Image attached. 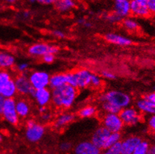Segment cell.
<instances>
[{
    "mask_svg": "<svg viewBox=\"0 0 155 154\" xmlns=\"http://www.w3.org/2000/svg\"><path fill=\"white\" fill-rule=\"evenodd\" d=\"M147 6L151 14L155 15V0H148Z\"/></svg>",
    "mask_w": 155,
    "mask_h": 154,
    "instance_id": "41",
    "label": "cell"
},
{
    "mask_svg": "<svg viewBox=\"0 0 155 154\" xmlns=\"http://www.w3.org/2000/svg\"><path fill=\"white\" fill-rule=\"evenodd\" d=\"M52 34H53L55 37H57V38L59 39H63L65 37V34H64V32L61 30H53L52 31Z\"/></svg>",
    "mask_w": 155,
    "mask_h": 154,
    "instance_id": "43",
    "label": "cell"
},
{
    "mask_svg": "<svg viewBox=\"0 0 155 154\" xmlns=\"http://www.w3.org/2000/svg\"><path fill=\"white\" fill-rule=\"evenodd\" d=\"M29 81L35 90L49 87L50 75L44 70H35L28 75Z\"/></svg>",
    "mask_w": 155,
    "mask_h": 154,
    "instance_id": "7",
    "label": "cell"
},
{
    "mask_svg": "<svg viewBox=\"0 0 155 154\" xmlns=\"http://www.w3.org/2000/svg\"><path fill=\"white\" fill-rule=\"evenodd\" d=\"M130 1H131V0H130Z\"/></svg>",
    "mask_w": 155,
    "mask_h": 154,
    "instance_id": "51",
    "label": "cell"
},
{
    "mask_svg": "<svg viewBox=\"0 0 155 154\" xmlns=\"http://www.w3.org/2000/svg\"><path fill=\"white\" fill-rule=\"evenodd\" d=\"M103 80L102 78L98 75H96L92 73L91 77V81H90V86L94 88H99L102 86Z\"/></svg>",
    "mask_w": 155,
    "mask_h": 154,
    "instance_id": "32",
    "label": "cell"
},
{
    "mask_svg": "<svg viewBox=\"0 0 155 154\" xmlns=\"http://www.w3.org/2000/svg\"><path fill=\"white\" fill-rule=\"evenodd\" d=\"M58 52V48L57 47L44 43H35L29 47L28 50V54L33 57H42L47 53L56 55Z\"/></svg>",
    "mask_w": 155,
    "mask_h": 154,
    "instance_id": "10",
    "label": "cell"
},
{
    "mask_svg": "<svg viewBox=\"0 0 155 154\" xmlns=\"http://www.w3.org/2000/svg\"><path fill=\"white\" fill-rule=\"evenodd\" d=\"M74 152L76 154H99L101 150L91 141H85L77 144L74 147Z\"/></svg>",
    "mask_w": 155,
    "mask_h": 154,
    "instance_id": "13",
    "label": "cell"
},
{
    "mask_svg": "<svg viewBox=\"0 0 155 154\" xmlns=\"http://www.w3.org/2000/svg\"><path fill=\"white\" fill-rule=\"evenodd\" d=\"M148 124L149 128L155 133V114H152V115L150 116L148 120Z\"/></svg>",
    "mask_w": 155,
    "mask_h": 154,
    "instance_id": "42",
    "label": "cell"
},
{
    "mask_svg": "<svg viewBox=\"0 0 155 154\" xmlns=\"http://www.w3.org/2000/svg\"><path fill=\"white\" fill-rule=\"evenodd\" d=\"M77 23L80 25V26H83L85 28H91L92 26V24L90 23L89 21H88L87 20H85V18H79L77 20Z\"/></svg>",
    "mask_w": 155,
    "mask_h": 154,
    "instance_id": "40",
    "label": "cell"
},
{
    "mask_svg": "<svg viewBox=\"0 0 155 154\" xmlns=\"http://www.w3.org/2000/svg\"><path fill=\"white\" fill-rule=\"evenodd\" d=\"M92 73L86 69H80L67 73L68 84L77 89H85L90 86Z\"/></svg>",
    "mask_w": 155,
    "mask_h": 154,
    "instance_id": "2",
    "label": "cell"
},
{
    "mask_svg": "<svg viewBox=\"0 0 155 154\" xmlns=\"http://www.w3.org/2000/svg\"><path fill=\"white\" fill-rule=\"evenodd\" d=\"M101 74H102V76L104 77V78L107 79L113 80L116 78L115 75L114 74L113 72L110 71V70H104V71H102Z\"/></svg>",
    "mask_w": 155,
    "mask_h": 154,
    "instance_id": "38",
    "label": "cell"
},
{
    "mask_svg": "<svg viewBox=\"0 0 155 154\" xmlns=\"http://www.w3.org/2000/svg\"><path fill=\"white\" fill-rule=\"evenodd\" d=\"M41 58L43 62L46 64H51L55 61V55L52 54V53H47V54L42 56Z\"/></svg>",
    "mask_w": 155,
    "mask_h": 154,
    "instance_id": "37",
    "label": "cell"
},
{
    "mask_svg": "<svg viewBox=\"0 0 155 154\" xmlns=\"http://www.w3.org/2000/svg\"><path fill=\"white\" fill-rule=\"evenodd\" d=\"M110 134V132L107 128L103 126L100 127L94 132L91 136V141L101 150H104L106 141Z\"/></svg>",
    "mask_w": 155,
    "mask_h": 154,
    "instance_id": "12",
    "label": "cell"
},
{
    "mask_svg": "<svg viewBox=\"0 0 155 154\" xmlns=\"http://www.w3.org/2000/svg\"><path fill=\"white\" fill-rule=\"evenodd\" d=\"M22 16H23V19H28L31 17V14L28 11H24L22 13Z\"/></svg>",
    "mask_w": 155,
    "mask_h": 154,
    "instance_id": "47",
    "label": "cell"
},
{
    "mask_svg": "<svg viewBox=\"0 0 155 154\" xmlns=\"http://www.w3.org/2000/svg\"><path fill=\"white\" fill-rule=\"evenodd\" d=\"M122 25L128 31H134L137 30L139 28V24L137 20L130 17H125L122 20Z\"/></svg>",
    "mask_w": 155,
    "mask_h": 154,
    "instance_id": "28",
    "label": "cell"
},
{
    "mask_svg": "<svg viewBox=\"0 0 155 154\" xmlns=\"http://www.w3.org/2000/svg\"><path fill=\"white\" fill-rule=\"evenodd\" d=\"M114 12L121 18L130 15V0H113Z\"/></svg>",
    "mask_w": 155,
    "mask_h": 154,
    "instance_id": "14",
    "label": "cell"
},
{
    "mask_svg": "<svg viewBox=\"0 0 155 154\" xmlns=\"http://www.w3.org/2000/svg\"><path fill=\"white\" fill-rule=\"evenodd\" d=\"M138 1H140V2H142V3H144V4H147V2H148V0H138Z\"/></svg>",
    "mask_w": 155,
    "mask_h": 154,
    "instance_id": "49",
    "label": "cell"
},
{
    "mask_svg": "<svg viewBox=\"0 0 155 154\" xmlns=\"http://www.w3.org/2000/svg\"><path fill=\"white\" fill-rule=\"evenodd\" d=\"M104 38L109 43L117 46L127 47L133 43V41L130 38L116 33H108L104 36Z\"/></svg>",
    "mask_w": 155,
    "mask_h": 154,
    "instance_id": "16",
    "label": "cell"
},
{
    "mask_svg": "<svg viewBox=\"0 0 155 154\" xmlns=\"http://www.w3.org/2000/svg\"><path fill=\"white\" fill-rule=\"evenodd\" d=\"M29 68V64L26 62H22L17 64V70L20 73H26Z\"/></svg>",
    "mask_w": 155,
    "mask_h": 154,
    "instance_id": "36",
    "label": "cell"
},
{
    "mask_svg": "<svg viewBox=\"0 0 155 154\" xmlns=\"http://www.w3.org/2000/svg\"><path fill=\"white\" fill-rule=\"evenodd\" d=\"M1 116L6 122L12 125L16 126L19 124L20 117L17 114V109H16L15 99H6Z\"/></svg>",
    "mask_w": 155,
    "mask_h": 154,
    "instance_id": "5",
    "label": "cell"
},
{
    "mask_svg": "<svg viewBox=\"0 0 155 154\" xmlns=\"http://www.w3.org/2000/svg\"><path fill=\"white\" fill-rule=\"evenodd\" d=\"M17 94V91L15 85V82H14L13 79H12L3 88L2 91L1 92V95H2L5 99H9L14 98Z\"/></svg>",
    "mask_w": 155,
    "mask_h": 154,
    "instance_id": "24",
    "label": "cell"
},
{
    "mask_svg": "<svg viewBox=\"0 0 155 154\" xmlns=\"http://www.w3.org/2000/svg\"><path fill=\"white\" fill-rule=\"evenodd\" d=\"M15 58L10 53L0 51V70H9L15 64Z\"/></svg>",
    "mask_w": 155,
    "mask_h": 154,
    "instance_id": "21",
    "label": "cell"
},
{
    "mask_svg": "<svg viewBox=\"0 0 155 154\" xmlns=\"http://www.w3.org/2000/svg\"><path fill=\"white\" fill-rule=\"evenodd\" d=\"M119 115L124 125L135 126L141 120V112L137 108L127 106L121 110Z\"/></svg>",
    "mask_w": 155,
    "mask_h": 154,
    "instance_id": "8",
    "label": "cell"
},
{
    "mask_svg": "<svg viewBox=\"0 0 155 154\" xmlns=\"http://www.w3.org/2000/svg\"><path fill=\"white\" fill-rule=\"evenodd\" d=\"M104 18L110 23H119V22L122 21L123 20V18H121L119 15L115 14V12H113L112 14H107L104 17Z\"/></svg>",
    "mask_w": 155,
    "mask_h": 154,
    "instance_id": "33",
    "label": "cell"
},
{
    "mask_svg": "<svg viewBox=\"0 0 155 154\" xmlns=\"http://www.w3.org/2000/svg\"><path fill=\"white\" fill-rule=\"evenodd\" d=\"M40 117L41 120L44 123H47V122H50L52 120V118H53V114L50 111H49L48 109H47L43 113H41Z\"/></svg>",
    "mask_w": 155,
    "mask_h": 154,
    "instance_id": "34",
    "label": "cell"
},
{
    "mask_svg": "<svg viewBox=\"0 0 155 154\" xmlns=\"http://www.w3.org/2000/svg\"><path fill=\"white\" fill-rule=\"evenodd\" d=\"M12 79V76L8 70H0V94L3 88Z\"/></svg>",
    "mask_w": 155,
    "mask_h": 154,
    "instance_id": "29",
    "label": "cell"
},
{
    "mask_svg": "<svg viewBox=\"0 0 155 154\" xmlns=\"http://www.w3.org/2000/svg\"><path fill=\"white\" fill-rule=\"evenodd\" d=\"M46 133V129L43 124L34 120H28L26 124L25 136L28 141L37 143L42 139Z\"/></svg>",
    "mask_w": 155,
    "mask_h": 154,
    "instance_id": "4",
    "label": "cell"
},
{
    "mask_svg": "<svg viewBox=\"0 0 155 154\" xmlns=\"http://www.w3.org/2000/svg\"><path fill=\"white\" fill-rule=\"evenodd\" d=\"M150 144L147 141H142L141 140L138 145L136 147L134 154H147L148 153L150 148Z\"/></svg>",
    "mask_w": 155,
    "mask_h": 154,
    "instance_id": "30",
    "label": "cell"
},
{
    "mask_svg": "<svg viewBox=\"0 0 155 154\" xmlns=\"http://www.w3.org/2000/svg\"><path fill=\"white\" fill-rule=\"evenodd\" d=\"M75 119V115L73 113L71 112H64L60 114L58 117L55 119L54 126L56 130H61L66 126L69 125L71 123H72Z\"/></svg>",
    "mask_w": 155,
    "mask_h": 154,
    "instance_id": "18",
    "label": "cell"
},
{
    "mask_svg": "<svg viewBox=\"0 0 155 154\" xmlns=\"http://www.w3.org/2000/svg\"><path fill=\"white\" fill-rule=\"evenodd\" d=\"M141 140L139 136H132L121 141L122 154H134L136 147Z\"/></svg>",
    "mask_w": 155,
    "mask_h": 154,
    "instance_id": "17",
    "label": "cell"
},
{
    "mask_svg": "<svg viewBox=\"0 0 155 154\" xmlns=\"http://www.w3.org/2000/svg\"><path fill=\"white\" fill-rule=\"evenodd\" d=\"M5 100L6 99L2 95H1V94H0V116L2 115V113L3 107H4Z\"/></svg>",
    "mask_w": 155,
    "mask_h": 154,
    "instance_id": "45",
    "label": "cell"
},
{
    "mask_svg": "<svg viewBox=\"0 0 155 154\" xmlns=\"http://www.w3.org/2000/svg\"><path fill=\"white\" fill-rule=\"evenodd\" d=\"M97 113V108L95 106H87L82 108L78 111V115L82 118H88L94 116Z\"/></svg>",
    "mask_w": 155,
    "mask_h": 154,
    "instance_id": "25",
    "label": "cell"
},
{
    "mask_svg": "<svg viewBox=\"0 0 155 154\" xmlns=\"http://www.w3.org/2000/svg\"><path fill=\"white\" fill-rule=\"evenodd\" d=\"M73 145L69 141H63L59 144V150L61 152H69L72 150Z\"/></svg>",
    "mask_w": 155,
    "mask_h": 154,
    "instance_id": "35",
    "label": "cell"
},
{
    "mask_svg": "<svg viewBox=\"0 0 155 154\" xmlns=\"http://www.w3.org/2000/svg\"><path fill=\"white\" fill-rule=\"evenodd\" d=\"M104 153L107 154H122V146H121V141L114 144L110 147L104 150Z\"/></svg>",
    "mask_w": 155,
    "mask_h": 154,
    "instance_id": "31",
    "label": "cell"
},
{
    "mask_svg": "<svg viewBox=\"0 0 155 154\" xmlns=\"http://www.w3.org/2000/svg\"><path fill=\"white\" fill-rule=\"evenodd\" d=\"M2 136H0V143L2 142Z\"/></svg>",
    "mask_w": 155,
    "mask_h": 154,
    "instance_id": "50",
    "label": "cell"
},
{
    "mask_svg": "<svg viewBox=\"0 0 155 154\" xmlns=\"http://www.w3.org/2000/svg\"><path fill=\"white\" fill-rule=\"evenodd\" d=\"M77 95L78 89L65 84L61 87L52 89L51 103L58 109H68L74 104Z\"/></svg>",
    "mask_w": 155,
    "mask_h": 154,
    "instance_id": "1",
    "label": "cell"
},
{
    "mask_svg": "<svg viewBox=\"0 0 155 154\" xmlns=\"http://www.w3.org/2000/svg\"><path fill=\"white\" fill-rule=\"evenodd\" d=\"M101 108L106 113H113V114H119L122 108L118 107L116 105L110 102H101Z\"/></svg>",
    "mask_w": 155,
    "mask_h": 154,
    "instance_id": "26",
    "label": "cell"
},
{
    "mask_svg": "<svg viewBox=\"0 0 155 154\" xmlns=\"http://www.w3.org/2000/svg\"><path fill=\"white\" fill-rule=\"evenodd\" d=\"M144 97H145V98H146L147 100L151 101L152 103H155V92L149 93V94H146V95L144 96Z\"/></svg>",
    "mask_w": 155,
    "mask_h": 154,
    "instance_id": "44",
    "label": "cell"
},
{
    "mask_svg": "<svg viewBox=\"0 0 155 154\" xmlns=\"http://www.w3.org/2000/svg\"><path fill=\"white\" fill-rule=\"evenodd\" d=\"M100 101H107L116 105L121 108L127 107L131 104V97L129 94L126 93L119 91L111 90L104 93L99 98Z\"/></svg>",
    "mask_w": 155,
    "mask_h": 154,
    "instance_id": "3",
    "label": "cell"
},
{
    "mask_svg": "<svg viewBox=\"0 0 155 154\" xmlns=\"http://www.w3.org/2000/svg\"><path fill=\"white\" fill-rule=\"evenodd\" d=\"M65 84H68L67 73H59L50 76L49 86L51 89L61 87V86Z\"/></svg>",
    "mask_w": 155,
    "mask_h": 154,
    "instance_id": "23",
    "label": "cell"
},
{
    "mask_svg": "<svg viewBox=\"0 0 155 154\" xmlns=\"http://www.w3.org/2000/svg\"><path fill=\"white\" fill-rule=\"evenodd\" d=\"M136 106L141 113L149 114V115L155 114V103L147 100L145 97L137 100L136 103Z\"/></svg>",
    "mask_w": 155,
    "mask_h": 154,
    "instance_id": "19",
    "label": "cell"
},
{
    "mask_svg": "<svg viewBox=\"0 0 155 154\" xmlns=\"http://www.w3.org/2000/svg\"><path fill=\"white\" fill-rule=\"evenodd\" d=\"M75 0H55L53 5L59 13H68L76 7Z\"/></svg>",
    "mask_w": 155,
    "mask_h": 154,
    "instance_id": "20",
    "label": "cell"
},
{
    "mask_svg": "<svg viewBox=\"0 0 155 154\" xmlns=\"http://www.w3.org/2000/svg\"><path fill=\"white\" fill-rule=\"evenodd\" d=\"M130 14L137 17H147L150 14L147 4L140 2L138 0L130 1Z\"/></svg>",
    "mask_w": 155,
    "mask_h": 154,
    "instance_id": "15",
    "label": "cell"
},
{
    "mask_svg": "<svg viewBox=\"0 0 155 154\" xmlns=\"http://www.w3.org/2000/svg\"><path fill=\"white\" fill-rule=\"evenodd\" d=\"M31 97L38 106L47 107L52 102V91L49 89L48 87L36 89L34 91Z\"/></svg>",
    "mask_w": 155,
    "mask_h": 154,
    "instance_id": "11",
    "label": "cell"
},
{
    "mask_svg": "<svg viewBox=\"0 0 155 154\" xmlns=\"http://www.w3.org/2000/svg\"><path fill=\"white\" fill-rule=\"evenodd\" d=\"M148 153L150 154H155V144H153V145L150 146L149 151H148Z\"/></svg>",
    "mask_w": 155,
    "mask_h": 154,
    "instance_id": "48",
    "label": "cell"
},
{
    "mask_svg": "<svg viewBox=\"0 0 155 154\" xmlns=\"http://www.w3.org/2000/svg\"><path fill=\"white\" fill-rule=\"evenodd\" d=\"M31 3H39L44 5H53L55 0H28Z\"/></svg>",
    "mask_w": 155,
    "mask_h": 154,
    "instance_id": "39",
    "label": "cell"
},
{
    "mask_svg": "<svg viewBox=\"0 0 155 154\" xmlns=\"http://www.w3.org/2000/svg\"><path fill=\"white\" fill-rule=\"evenodd\" d=\"M17 94L22 96H31L35 89L33 88L29 81L28 75L26 73H20L14 79Z\"/></svg>",
    "mask_w": 155,
    "mask_h": 154,
    "instance_id": "9",
    "label": "cell"
},
{
    "mask_svg": "<svg viewBox=\"0 0 155 154\" xmlns=\"http://www.w3.org/2000/svg\"><path fill=\"white\" fill-rule=\"evenodd\" d=\"M16 109L20 118H26L31 112V106L25 99H19L16 100Z\"/></svg>",
    "mask_w": 155,
    "mask_h": 154,
    "instance_id": "22",
    "label": "cell"
},
{
    "mask_svg": "<svg viewBox=\"0 0 155 154\" xmlns=\"http://www.w3.org/2000/svg\"><path fill=\"white\" fill-rule=\"evenodd\" d=\"M121 141V133H110L106 141L105 145H104V150L107 148L110 147V146L113 145L114 144L117 142H119Z\"/></svg>",
    "mask_w": 155,
    "mask_h": 154,
    "instance_id": "27",
    "label": "cell"
},
{
    "mask_svg": "<svg viewBox=\"0 0 155 154\" xmlns=\"http://www.w3.org/2000/svg\"><path fill=\"white\" fill-rule=\"evenodd\" d=\"M3 2H5L7 5H13L17 3V0H2Z\"/></svg>",
    "mask_w": 155,
    "mask_h": 154,
    "instance_id": "46",
    "label": "cell"
},
{
    "mask_svg": "<svg viewBox=\"0 0 155 154\" xmlns=\"http://www.w3.org/2000/svg\"><path fill=\"white\" fill-rule=\"evenodd\" d=\"M102 125L110 133H121L124 129V124L119 114L106 113L102 118Z\"/></svg>",
    "mask_w": 155,
    "mask_h": 154,
    "instance_id": "6",
    "label": "cell"
}]
</instances>
